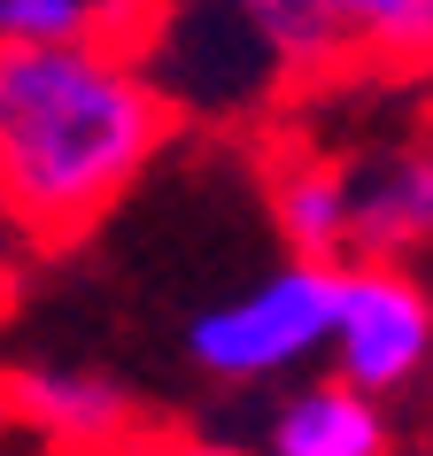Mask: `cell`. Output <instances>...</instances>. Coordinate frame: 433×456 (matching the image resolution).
<instances>
[{"label": "cell", "mask_w": 433, "mask_h": 456, "mask_svg": "<svg viewBox=\"0 0 433 456\" xmlns=\"http://www.w3.org/2000/svg\"><path fill=\"white\" fill-rule=\"evenodd\" d=\"M325 333H333V264L279 256L248 287L186 317V356L216 387H271L310 371L325 356Z\"/></svg>", "instance_id": "obj_3"}, {"label": "cell", "mask_w": 433, "mask_h": 456, "mask_svg": "<svg viewBox=\"0 0 433 456\" xmlns=\"http://www.w3.org/2000/svg\"><path fill=\"white\" fill-rule=\"evenodd\" d=\"M8 403L70 449H117L132 433V395L109 371H86V363H31V371H16Z\"/></svg>", "instance_id": "obj_9"}, {"label": "cell", "mask_w": 433, "mask_h": 456, "mask_svg": "<svg viewBox=\"0 0 433 456\" xmlns=\"http://www.w3.org/2000/svg\"><path fill=\"white\" fill-rule=\"evenodd\" d=\"M348 170V264H418L433 232V163L418 140H356Z\"/></svg>", "instance_id": "obj_6"}, {"label": "cell", "mask_w": 433, "mask_h": 456, "mask_svg": "<svg viewBox=\"0 0 433 456\" xmlns=\"http://www.w3.org/2000/svg\"><path fill=\"white\" fill-rule=\"evenodd\" d=\"M256 456H395V418L340 379H302L271 403Z\"/></svg>", "instance_id": "obj_7"}, {"label": "cell", "mask_w": 433, "mask_h": 456, "mask_svg": "<svg viewBox=\"0 0 433 456\" xmlns=\"http://www.w3.org/2000/svg\"><path fill=\"white\" fill-rule=\"evenodd\" d=\"M170 117L124 47L0 54V224L70 240L140 186Z\"/></svg>", "instance_id": "obj_1"}, {"label": "cell", "mask_w": 433, "mask_h": 456, "mask_svg": "<svg viewBox=\"0 0 433 456\" xmlns=\"http://www.w3.org/2000/svg\"><path fill=\"white\" fill-rule=\"evenodd\" d=\"M433 356V302L403 264H333V333H325V379L364 403H395L418 387Z\"/></svg>", "instance_id": "obj_4"}, {"label": "cell", "mask_w": 433, "mask_h": 456, "mask_svg": "<svg viewBox=\"0 0 433 456\" xmlns=\"http://www.w3.org/2000/svg\"><path fill=\"white\" fill-rule=\"evenodd\" d=\"M117 456H178V441H117Z\"/></svg>", "instance_id": "obj_12"}, {"label": "cell", "mask_w": 433, "mask_h": 456, "mask_svg": "<svg viewBox=\"0 0 433 456\" xmlns=\"http://www.w3.org/2000/svg\"><path fill=\"white\" fill-rule=\"evenodd\" d=\"M294 77L317 70H410L433 39V0H248Z\"/></svg>", "instance_id": "obj_5"}, {"label": "cell", "mask_w": 433, "mask_h": 456, "mask_svg": "<svg viewBox=\"0 0 433 456\" xmlns=\"http://www.w3.org/2000/svg\"><path fill=\"white\" fill-rule=\"evenodd\" d=\"M124 54L163 117L201 124H256L287 101V86H302L248 0H155Z\"/></svg>", "instance_id": "obj_2"}, {"label": "cell", "mask_w": 433, "mask_h": 456, "mask_svg": "<svg viewBox=\"0 0 433 456\" xmlns=\"http://www.w3.org/2000/svg\"><path fill=\"white\" fill-rule=\"evenodd\" d=\"M155 0H0V54L24 47H132Z\"/></svg>", "instance_id": "obj_10"}, {"label": "cell", "mask_w": 433, "mask_h": 456, "mask_svg": "<svg viewBox=\"0 0 433 456\" xmlns=\"http://www.w3.org/2000/svg\"><path fill=\"white\" fill-rule=\"evenodd\" d=\"M271 224L294 264H348V170L325 147H294L271 163Z\"/></svg>", "instance_id": "obj_8"}, {"label": "cell", "mask_w": 433, "mask_h": 456, "mask_svg": "<svg viewBox=\"0 0 433 456\" xmlns=\"http://www.w3.org/2000/svg\"><path fill=\"white\" fill-rule=\"evenodd\" d=\"M178 456H248V449H233V441H178Z\"/></svg>", "instance_id": "obj_11"}]
</instances>
